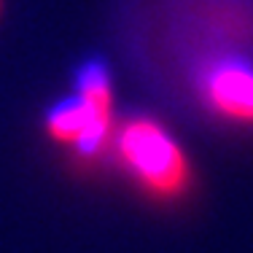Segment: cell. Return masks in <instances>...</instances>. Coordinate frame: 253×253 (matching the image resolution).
Segmentation results:
<instances>
[{
	"mask_svg": "<svg viewBox=\"0 0 253 253\" xmlns=\"http://www.w3.org/2000/svg\"><path fill=\"white\" fill-rule=\"evenodd\" d=\"M116 151L124 167L151 194L175 197L191 180L189 159L175 137L148 116H135L119 129Z\"/></svg>",
	"mask_w": 253,
	"mask_h": 253,
	"instance_id": "7a4b0ae2",
	"label": "cell"
},
{
	"mask_svg": "<svg viewBox=\"0 0 253 253\" xmlns=\"http://www.w3.org/2000/svg\"><path fill=\"white\" fill-rule=\"evenodd\" d=\"M46 132L54 143L76 148L81 159H94L113 140V84L108 68L89 59L76 73V94L59 100L46 113Z\"/></svg>",
	"mask_w": 253,
	"mask_h": 253,
	"instance_id": "6da1fadb",
	"label": "cell"
},
{
	"mask_svg": "<svg viewBox=\"0 0 253 253\" xmlns=\"http://www.w3.org/2000/svg\"><path fill=\"white\" fill-rule=\"evenodd\" d=\"M202 105L229 124L253 126V68L240 59L213 62L197 78Z\"/></svg>",
	"mask_w": 253,
	"mask_h": 253,
	"instance_id": "3957f363",
	"label": "cell"
},
{
	"mask_svg": "<svg viewBox=\"0 0 253 253\" xmlns=\"http://www.w3.org/2000/svg\"><path fill=\"white\" fill-rule=\"evenodd\" d=\"M0 14H3V0H0Z\"/></svg>",
	"mask_w": 253,
	"mask_h": 253,
	"instance_id": "277c9868",
	"label": "cell"
}]
</instances>
